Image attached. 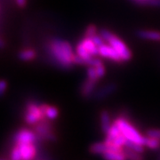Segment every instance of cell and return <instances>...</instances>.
I'll use <instances>...</instances> for the list:
<instances>
[{"mask_svg": "<svg viewBox=\"0 0 160 160\" xmlns=\"http://www.w3.org/2000/svg\"><path fill=\"white\" fill-rule=\"evenodd\" d=\"M33 130L38 136V143L39 145L45 142H54L57 141L55 130L53 128V126L51 124L50 120L46 119V118L41 120L37 125H35Z\"/></svg>", "mask_w": 160, "mask_h": 160, "instance_id": "cell-4", "label": "cell"}, {"mask_svg": "<svg viewBox=\"0 0 160 160\" xmlns=\"http://www.w3.org/2000/svg\"><path fill=\"white\" fill-rule=\"evenodd\" d=\"M124 153L126 155V160H145L142 153L134 151L126 146H124Z\"/></svg>", "mask_w": 160, "mask_h": 160, "instance_id": "cell-19", "label": "cell"}, {"mask_svg": "<svg viewBox=\"0 0 160 160\" xmlns=\"http://www.w3.org/2000/svg\"><path fill=\"white\" fill-rule=\"evenodd\" d=\"M102 157L104 160H126L124 149L123 151H116V150L108 149L106 152H104L102 155Z\"/></svg>", "mask_w": 160, "mask_h": 160, "instance_id": "cell-16", "label": "cell"}, {"mask_svg": "<svg viewBox=\"0 0 160 160\" xmlns=\"http://www.w3.org/2000/svg\"><path fill=\"white\" fill-rule=\"evenodd\" d=\"M136 37L140 39L160 42V31L153 29H139L136 31Z\"/></svg>", "mask_w": 160, "mask_h": 160, "instance_id": "cell-12", "label": "cell"}, {"mask_svg": "<svg viewBox=\"0 0 160 160\" xmlns=\"http://www.w3.org/2000/svg\"><path fill=\"white\" fill-rule=\"evenodd\" d=\"M5 45H6V44H5V42H4L3 40L0 38V48H3V47H5Z\"/></svg>", "mask_w": 160, "mask_h": 160, "instance_id": "cell-29", "label": "cell"}, {"mask_svg": "<svg viewBox=\"0 0 160 160\" xmlns=\"http://www.w3.org/2000/svg\"><path fill=\"white\" fill-rule=\"evenodd\" d=\"M113 123L119 128L126 140L144 146L145 135H142L139 132L137 128L132 124L131 121L128 119V118H126L125 116H118L113 120Z\"/></svg>", "mask_w": 160, "mask_h": 160, "instance_id": "cell-3", "label": "cell"}, {"mask_svg": "<svg viewBox=\"0 0 160 160\" xmlns=\"http://www.w3.org/2000/svg\"><path fill=\"white\" fill-rule=\"evenodd\" d=\"M99 55L102 56V58H105V59H109V60L114 62H123L121 58H120L119 54L117 52V51L112 46H110L107 43H105L104 45L99 47Z\"/></svg>", "mask_w": 160, "mask_h": 160, "instance_id": "cell-10", "label": "cell"}, {"mask_svg": "<svg viewBox=\"0 0 160 160\" xmlns=\"http://www.w3.org/2000/svg\"><path fill=\"white\" fill-rule=\"evenodd\" d=\"M10 160H22V157L21 154V150L19 148V145L15 144L12 146L10 152Z\"/></svg>", "mask_w": 160, "mask_h": 160, "instance_id": "cell-21", "label": "cell"}, {"mask_svg": "<svg viewBox=\"0 0 160 160\" xmlns=\"http://www.w3.org/2000/svg\"><path fill=\"white\" fill-rule=\"evenodd\" d=\"M97 81L92 80L90 78H87L81 84L79 89V93L81 97L86 99V100H91L93 92H95L98 86Z\"/></svg>", "mask_w": 160, "mask_h": 160, "instance_id": "cell-8", "label": "cell"}, {"mask_svg": "<svg viewBox=\"0 0 160 160\" xmlns=\"http://www.w3.org/2000/svg\"><path fill=\"white\" fill-rule=\"evenodd\" d=\"M23 118L27 125L33 126L37 125L41 120H43L45 118L44 112L41 109L40 104L36 102L29 101V102L26 103L25 109L23 112Z\"/></svg>", "mask_w": 160, "mask_h": 160, "instance_id": "cell-5", "label": "cell"}, {"mask_svg": "<svg viewBox=\"0 0 160 160\" xmlns=\"http://www.w3.org/2000/svg\"><path fill=\"white\" fill-rule=\"evenodd\" d=\"M86 78H90L92 80H94V81H100V78L98 76L97 72H96V69L93 66H87V69H86Z\"/></svg>", "mask_w": 160, "mask_h": 160, "instance_id": "cell-22", "label": "cell"}, {"mask_svg": "<svg viewBox=\"0 0 160 160\" xmlns=\"http://www.w3.org/2000/svg\"><path fill=\"white\" fill-rule=\"evenodd\" d=\"M99 34L102 36L105 43L109 44V46H112L117 51V52L119 54L122 62H129L131 60L132 57V52L130 50V48L126 46V43L121 39L119 37H118L113 32H111L110 30L105 29V28L99 29Z\"/></svg>", "mask_w": 160, "mask_h": 160, "instance_id": "cell-2", "label": "cell"}, {"mask_svg": "<svg viewBox=\"0 0 160 160\" xmlns=\"http://www.w3.org/2000/svg\"><path fill=\"white\" fill-rule=\"evenodd\" d=\"M13 142L17 144L22 143H38V139L34 130H30L28 128L19 129L13 135Z\"/></svg>", "mask_w": 160, "mask_h": 160, "instance_id": "cell-7", "label": "cell"}, {"mask_svg": "<svg viewBox=\"0 0 160 160\" xmlns=\"http://www.w3.org/2000/svg\"><path fill=\"white\" fill-rule=\"evenodd\" d=\"M146 6H151V7H158V8H160V0H149L146 3Z\"/></svg>", "mask_w": 160, "mask_h": 160, "instance_id": "cell-26", "label": "cell"}, {"mask_svg": "<svg viewBox=\"0 0 160 160\" xmlns=\"http://www.w3.org/2000/svg\"><path fill=\"white\" fill-rule=\"evenodd\" d=\"M37 52L32 48H25L18 52V58L22 62H31L37 58Z\"/></svg>", "mask_w": 160, "mask_h": 160, "instance_id": "cell-15", "label": "cell"}, {"mask_svg": "<svg viewBox=\"0 0 160 160\" xmlns=\"http://www.w3.org/2000/svg\"><path fill=\"white\" fill-rule=\"evenodd\" d=\"M15 1H16L17 6L21 8H24L27 5V0H15Z\"/></svg>", "mask_w": 160, "mask_h": 160, "instance_id": "cell-28", "label": "cell"}, {"mask_svg": "<svg viewBox=\"0 0 160 160\" xmlns=\"http://www.w3.org/2000/svg\"><path fill=\"white\" fill-rule=\"evenodd\" d=\"M17 145H19L22 160H35L38 155V143H22Z\"/></svg>", "mask_w": 160, "mask_h": 160, "instance_id": "cell-9", "label": "cell"}, {"mask_svg": "<svg viewBox=\"0 0 160 160\" xmlns=\"http://www.w3.org/2000/svg\"><path fill=\"white\" fill-rule=\"evenodd\" d=\"M91 38L92 40L93 41V43H94L98 47H100V46H102V45L105 44V41H104V39L102 38V36L99 34V33H97L96 35H94V36H93L92 38Z\"/></svg>", "mask_w": 160, "mask_h": 160, "instance_id": "cell-24", "label": "cell"}, {"mask_svg": "<svg viewBox=\"0 0 160 160\" xmlns=\"http://www.w3.org/2000/svg\"><path fill=\"white\" fill-rule=\"evenodd\" d=\"M99 33V30H98L97 26L95 24H89L85 29V32H84V37L85 38H92L94 35H96Z\"/></svg>", "mask_w": 160, "mask_h": 160, "instance_id": "cell-20", "label": "cell"}, {"mask_svg": "<svg viewBox=\"0 0 160 160\" xmlns=\"http://www.w3.org/2000/svg\"><path fill=\"white\" fill-rule=\"evenodd\" d=\"M0 160H8V159L6 158H1V157H0Z\"/></svg>", "mask_w": 160, "mask_h": 160, "instance_id": "cell-30", "label": "cell"}, {"mask_svg": "<svg viewBox=\"0 0 160 160\" xmlns=\"http://www.w3.org/2000/svg\"><path fill=\"white\" fill-rule=\"evenodd\" d=\"M99 121H100V128L102 133H107L110 126H112L113 122L111 118V115L107 109H102L99 114Z\"/></svg>", "mask_w": 160, "mask_h": 160, "instance_id": "cell-11", "label": "cell"}, {"mask_svg": "<svg viewBox=\"0 0 160 160\" xmlns=\"http://www.w3.org/2000/svg\"><path fill=\"white\" fill-rule=\"evenodd\" d=\"M108 150V146L106 145V143L102 142H94L91 144V146L89 147V151L92 155H98V156H102V155L106 152Z\"/></svg>", "mask_w": 160, "mask_h": 160, "instance_id": "cell-17", "label": "cell"}, {"mask_svg": "<svg viewBox=\"0 0 160 160\" xmlns=\"http://www.w3.org/2000/svg\"><path fill=\"white\" fill-rule=\"evenodd\" d=\"M80 42L82 43V45L86 48V51L88 52L92 56L96 57L99 55V47L93 43L92 38L83 37V38L80 40Z\"/></svg>", "mask_w": 160, "mask_h": 160, "instance_id": "cell-14", "label": "cell"}, {"mask_svg": "<svg viewBox=\"0 0 160 160\" xmlns=\"http://www.w3.org/2000/svg\"><path fill=\"white\" fill-rule=\"evenodd\" d=\"M8 87V84L5 79H0V97H2L5 93Z\"/></svg>", "mask_w": 160, "mask_h": 160, "instance_id": "cell-25", "label": "cell"}, {"mask_svg": "<svg viewBox=\"0 0 160 160\" xmlns=\"http://www.w3.org/2000/svg\"><path fill=\"white\" fill-rule=\"evenodd\" d=\"M40 106L46 119L53 121L59 117V109L57 107L46 104V103H40Z\"/></svg>", "mask_w": 160, "mask_h": 160, "instance_id": "cell-13", "label": "cell"}, {"mask_svg": "<svg viewBox=\"0 0 160 160\" xmlns=\"http://www.w3.org/2000/svg\"><path fill=\"white\" fill-rule=\"evenodd\" d=\"M145 135L150 136V137L157 138V139H159L160 140V129H157V128L148 129L146 131V132H145Z\"/></svg>", "mask_w": 160, "mask_h": 160, "instance_id": "cell-23", "label": "cell"}, {"mask_svg": "<svg viewBox=\"0 0 160 160\" xmlns=\"http://www.w3.org/2000/svg\"><path fill=\"white\" fill-rule=\"evenodd\" d=\"M44 49L50 62L59 69L67 70L72 69L75 65V53L69 41L52 37L45 42Z\"/></svg>", "mask_w": 160, "mask_h": 160, "instance_id": "cell-1", "label": "cell"}, {"mask_svg": "<svg viewBox=\"0 0 160 160\" xmlns=\"http://www.w3.org/2000/svg\"><path fill=\"white\" fill-rule=\"evenodd\" d=\"M132 3L136 4L138 6H146V3L149 1V0H131Z\"/></svg>", "mask_w": 160, "mask_h": 160, "instance_id": "cell-27", "label": "cell"}, {"mask_svg": "<svg viewBox=\"0 0 160 160\" xmlns=\"http://www.w3.org/2000/svg\"><path fill=\"white\" fill-rule=\"evenodd\" d=\"M118 88V86L115 82H109L106 83L100 87H97L95 92H93L91 100H93L95 102H102L106 100L107 98L110 97L113 95L115 92H117Z\"/></svg>", "mask_w": 160, "mask_h": 160, "instance_id": "cell-6", "label": "cell"}, {"mask_svg": "<svg viewBox=\"0 0 160 160\" xmlns=\"http://www.w3.org/2000/svg\"><path fill=\"white\" fill-rule=\"evenodd\" d=\"M144 147L151 149V150H158L160 149V140L154 137H150L145 135L144 138Z\"/></svg>", "mask_w": 160, "mask_h": 160, "instance_id": "cell-18", "label": "cell"}]
</instances>
